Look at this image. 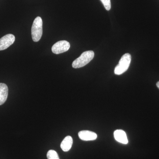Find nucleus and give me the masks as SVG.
<instances>
[{
  "label": "nucleus",
  "mask_w": 159,
  "mask_h": 159,
  "mask_svg": "<svg viewBox=\"0 0 159 159\" xmlns=\"http://www.w3.org/2000/svg\"><path fill=\"white\" fill-rule=\"evenodd\" d=\"M94 57V52L92 51H85L73 61L72 66L74 68H80L90 62Z\"/></svg>",
  "instance_id": "nucleus-1"
},
{
  "label": "nucleus",
  "mask_w": 159,
  "mask_h": 159,
  "mask_svg": "<svg viewBox=\"0 0 159 159\" xmlns=\"http://www.w3.org/2000/svg\"><path fill=\"white\" fill-rule=\"evenodd\" d=\"M31 36L33 41L37 42L41 38L43 34V20L38 16L34 19L31 30Z\"/></svg>",
  "instance_id": "nucleus-2"
},
{
  "label": "nucleus",
  "mask_w": 159,
  "mask_h": 159,
  "mask_svg": "<svg viewBox=\"0 0 159 159\" xmlns=\"http://www.w3.org/2000/svg\"><path fill=\"white\" fill-rule=\"evenodd\" d=\"M131 61V56L129 53L123 55L119 61V64L115 68L114 73L116 75H121L128 70Z\"/></svg>",
  "instance_id": "nucleus-3"
},
{
  "label": "nucleus",
  "mask_w": 159,
  "mask_h": 159,
  "mask_svg": "<svg viewBox=\"0 0 159 159\" xmlns=\"http://www.w3.org/2000/svg\"><path fill=\"white\" fill-rule=\"evenodd\" d=\"M70 47V43L67 41H60L52 46V51L55 54H61L68 51Z\"/></svg>",
  "instance_id": "nucleus-4"
},
{
  "label": "nucleus",
  "mask_w": 159,
  "mask_h": 159,
  "mask_svg": "<svg viewBox=\"0 0 159 159\" xmlns=\"http://www.w3.org/2000/svg\"><path fill=\"white\" fill-rule=\"evenodd\" d=\"M15 40V37L12 34H7L0 39V51L6 50L11 45Z\"/></svg>",
  "instance_id": "nucleus-5"
},
{
  "label": "nucleus",
  "mask_w": 159,
  "mask_h": 159,
  "mask_svg": "<svg viewBox=\"0 0 159 159\" xmlns=\"http://www.w3.org/2000/svg\"><path fill=\"white\" fill-rule=\"evenodd\" d=\"M78 136L80 139L84 141H93L97 138V134L89 130L80 131L78 133Z\"/></svg>",
  "instance_id": "nucleus-6"
},
{
  "label": "nucleus",
  "mask_w": 159,
  "mask_h": 159,
  "mask_svg": "<svg viewBox=\"0 0 159 159\" xmlns=\"http://www.w3.org/2000/svg\"><path fill=\"white\" fill-rule=\"evenodd\" d=\"M114 135L117 142L125 145L128 144V139L124 131L122 129H117L114 132Z\"/></svg>",
  "instance_id": "nucleus-7"
},
{
  "label": "nucleus",
  "mask_w": 159,
  "mask_h": 159,
  "mask_svg": "<svg viewBox=\"0 0 159 159\" xmlns=\"http://www.w3.org/2000/svg\"><path fill=\"white\" fill-rule=\"evenodd\" d=\"M9 89L4 83H0V105H2L7 100Z\"/></svg>",
  "instance_id": "nucleus-8"
},
{
  "label": "nucleus",
  "mask_w": 159,
  "mask_h": 159,
  "mask_svg": "<svg viewBox=\"0 0 159 159\" xmlns=\"http://www.w3.org/2000/svg\"><path fill=\"white\" fill-rule=\"evenodd\" d=\"M73 140L72 137L68 136L65 138L61 144V148L64 152L69 151L73 145Z\"/></svg>",
  "instance_id": "nucleus-9"
},
{
  "label": "nucleus",
  "mask_w": 159,
  "mask_h": 159,
  "mask_svg": "<svg viewBox=\"0 0 159 159\" xmlns=\"http://www.w3.org/2000/svg\"><path fill=\"white\" fill-rule=\"evenodd\" d=\"M47 158L48 159H60L57 152L54 150H50L48 152Z\"/></svg>",
  "instance_id": "nucleus-10"
},
{
  "label": "nucleus",
  "mask_w": 159,
  "mask_h": 159,
  "mask_svg": "<svg viewBox=\"0 0 159 159\" xmlns=\"http://www.w3.org/2000/svg\"><path fill=\"white\" fill-rule=\"evenodd\" d=\"M107 11H109L111 9V0H100Z\"/></svg>",
  "instance_id": "nucleus-11"
},
{
  "label": "nucleus",
  "mask_w": 159,
  "mask_h": 159,
  "mask_svg": "<svg viewBox=\"0 0 159 159\" xmlns=\"http://www.w3.org/2000/svg\"><path fill=\"white\" fill-rule=\"evenodd\" d=\"M157 87L159 89V81H158V82L157 83Z\"/></svg>",
  "instance_id": "nucleus-12"
}]
</instances>
